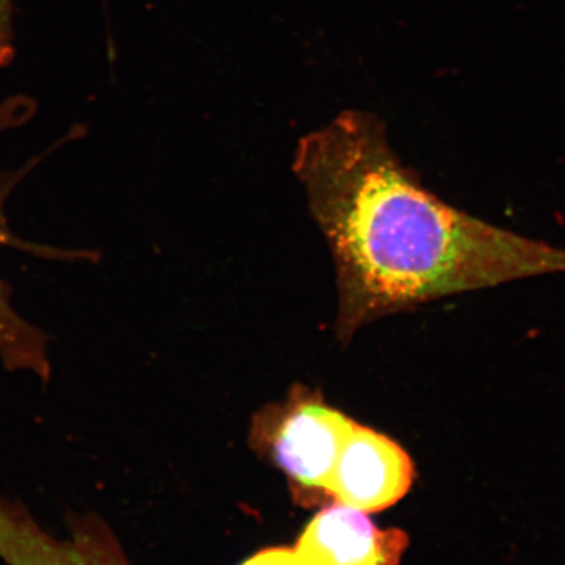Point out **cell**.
I'll list each match as a JSON object with an SVG mask.
<instances>
[{
  "label": "cell",
  "instance_id": "obj_4",
  "mask_svg": "<svg viewBox=\"0 0 565 565\" xmlns=\"http://www.w3.org/2000/svg\"><path fill=\"white\" fill-rule=\"evenodd\" d=\"M414 481L411 456L392 438L355 423L334 463L329 498L374 514L399 503Z\"/></svg>",
  "mask_w": 565,
  "mask_h": 565
},
{
  "label": "cell",
  "instance_id": "obj_5",
  "mask_svg": "<svg viewBox=\"0 0 565 565\" xmlns=\"http://www.w3.org/2000/svg\"><path fill=\"white\" fill-rule=\"evenodd\" d=\"M411 539L399 527L382 530L366 512L327 504L292 546L299 565H401Z\"/></svg>",
  "mask_w": 565,
  "mask_h": 565
},
{
  "label": "cell",
  "instance_id": "obj_1",
  "mask_svg": "<svg viewBox=\"0 0 565 565\" xmlns=\"http://www.w3.org/2000/svg\"><path fill=\"white\" fill-rule=\"evenodd\" d=\"M338 278L337 334L446 296L565 273L564 248L449 206L397 158L384 122L348 110L294 154Z\"/></svg>",
  "mask_w": 565,
  "mask_h": 565
},
{
  "label": "cell",
  "instance_id": "obj_3",
  "mask_svg": "<svg viewBox=\"0 0 565 565\" xmlns=\"http://www.w3.org/2000/svg\"><path fill=\"white\" fill-rule=\"evenodd\" d=\"M0 561L6 565H132L98 515H73L66 535L44 530L18 501L0 498Z\"/></svg>",
  "mask_w": 565,
  "mask_h": 565
},
{
  "label": "cell",
  "instance_id": "obj_6",
  "mask_svg": "<svg viewBox=\"0 0 565 565\" xmlns=\"http://www.w3.org/2000/svg\"><path fill=\"white\" fill-rule=\"evenodd\" d=\"M21 114L18 109H0V132L11 125V118ZM29 169L18 173L0 174V248L14 247L44 258H88L90 253H73L40 247L24 243L14 236L6 215L7 199L14 185L28 174ZM0 359L9 371H31L44 384L51 381V362L47 356V337L24 318L11 305V288L0 278Z\"/></svg>",
  "mask_w": 565,
  "mask_h": 565
},
{
  "label": "cell",
  "instance_id": "obj_7",
  "mask_svg": "<svg viewBox=\"0 0 565 565\" xmlns=\"http://www.w3.org/2000/svg\"><path fill=\"white\" fill-rule=\"evenodd\" d=\"M14 0H0V66L11 62L14 54Z\"/></svg>",
  "mask_w": 565,
  "mask_h": 565
},
{
  "label": "cell",
  "instance_id": "obj_8",
  "mask_svg": "<svg viewBox=\"0 0 565 565\" xmlns=\"http://www.w3.org/2000/svg\"><path fill=\"white\" fill-rule=\"evenodd\" d=\"M243 565H299V563L294 555L292 546H270V548L259 550Z\"/></svg>",
  "mask_w": 565,
  "mask_h": 565
},
{
  "label": "cell",
  "instance_id": "obj_2",
  "mask_svg": "<svg viewBox=\"0 0 565 565\" xmlns=\"http://www.w3.org/2000/svg\"><path fill=\"white\" fill-rule=\"evenodd\" d=\"M353 424L318 392L294 386L282 403L255 415L250 440L288 478L296 503L310 508L329 503L330 478Z\"/></svg>",
  "mask_w": 565,
  "mask_h": 565
}]
</instances>
